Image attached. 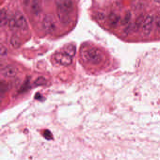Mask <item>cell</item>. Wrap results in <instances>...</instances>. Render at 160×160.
<instances>
[{"mask_svg":"<svg viewBox=\"0 0 160 160\" xmlns=\"http://www.w3.org/2000/svg\"><path fill=\"white\" fill-rule=\"evenodd\" d=\"M0 49H1V50H0V53H1V55L2 56L5 55L7 54V48H6L5 47L3 46L2 45H1Z\"/></svg>","mask_w":160,"mask_h":160,"instance_id":"obj_17","label":"cell"},{"mask_svg":"<svg viewBox=\"0 0 160 160\" xmlns=\"http://www.w3.org/2000/svg\"><path fill=\"white\" fill-rule=\"evenodd\" d=\"M85 56L87 60L93 64H98L103 58L102 53L99 49L92 48L86 52Z\"/></svg>","mask_w":160,"mask_h":160,"instance_id":"obj_1","label":"cell"},{"mask_svg":"<svg viewBox=\"0 0 160 160\" xmlns=\"http://www.w3.org/2000/svg\"><path fill=\"white\" fill-rule=\"evenodd\" d=\"M31 10L34 12V14H38L40 11V6L38 2H33L31 4Z\"/></svg>","mask_w":160,"mask_h":160,"instance_id":"obj_13","label":"cell"},{"mask_svg":"<svg viewBox=\"0 0 160 160\" xmlns=\"http://www.w3.org/2000/svg\"><path fill=\"white\" fill-rule=\"evenodd\" d=\"M131 18V12L128 11V12L126 13L125 15L124 18H123V19H122V21H121V24L124 25V26L127 25L129 23V22H130Z\"/></svg>","mask_w":160,"mask_h":160,"instance_id":"obj_14","label":"cell"},{"mask_svg":"<svg viewBox=\"0 0 160 160\" xmlns=\"http://www.w3.org/2000/svg\"><path fill=\"white\" fill-rule=\"evenodd\" d=\"M8 19L7 11L4 9H2L1 10V15H0V23L1 27L5 26L7 24Z\"/></svg>","mask_w":160,"mask_h":160,"instance_id":"obj_11","label":"cell"},{"mask_svg":"<svg viewBox=\"0 0 160 160\" xmlns=\"http://www.w3.org/2000/svg\"><path fill=\"white\" fill-rule=\"evenodd\" d=\"M120 16L117 14L112 13L109 17V21L111 27H115L118 24L120 20Z\"/></svg>","mask_w":160,"mask_h":160,"instance_id":"obj_9","label":"cell"},{"mask_svg":"<svg viewBox=\"0 0 160 160\" xmlns=\"http://www.w3.org/2000/svg\"><path fill=\"white\" fill-rule=\"evenodd\" d=\"M55 58L58 63L64 66L70 65L72 62V57L64 53H57L55 56Z\"/></svg>","mask_w":160,"mask_h":160,"instance_id":"obj_4","label":"cell"},{"mask_svg":"<svg viewBox=\"0 0 160 160\" xmlns=\"http://www.w3.org/2000/svg\"><path fill=\"white\" fill-rule=\"evenodd\" d=\"M16 24L18 28L25 30L27 27V20L23 14L19 11H17L15 13L14 17Z\"/></svg>","mask_w":160,"mask_h":160,"instance_id":"obj_6","label":"cell"},{"mask_svg":"<svg viewBox=\"0 0 160 160\" xmlns=\"http://www.w3.org/2000/svg\"><path fill=\"white\" fill-rule=\"evenodd\" d=\"M155 2H157V3H159V4H160V1H155Z\"/></svg>","mask_w":160,"mask_h":160,"instance_id":"obj_19","label":"cell"},{"mask_svg":"<svg viewBox=\"0 0 160 160\" xmlns=\"http://www.w3.org/2000/svg\"><path fill=\"white\" fill-rule=\"evenodd\" d=\"M35 84L36 86H41L46 83V80L43 77H39L35 81Z\"/></svg>","mask_w":160,"mask_h":160,"instance_id":"obj_16","label":"cell"},{"mask_svg":"<svg viewBox=\"0 0 160 160\" xmlns=\"http://www.w3.org/2000/svg\"><path fill=\"white\" fill-rule=\"evenodd\" d=\"M42 25L44 29L47 33H53L56 28V24L54 18L50 15H46L45 17Z\"/></svg>","mask_w":160,"mask_h":160,"instance_id":"obj_2","label":"cell"},{"mask_svg":"<svg viewBox=\"0 0 160 160\" xmlns=\"http://www.w3.org/2000/svg\"><path fill=\"white\" fill-rule=\"evenodd\" d=\"M153 22V18L151 15H147L144 18L142 25V28L143 33L145 35L148 36L150 34L152 29Z\"/></svg>","mask_w":160,"mask_h":160,"instance_id":"obj_3","label":"cell"},{"mask_svg":"<svg viewBox=\"0 0 160 160\" xmlns=\"http://www.w3.org/2000/svg\"><path fill=\"white\" fill-rule=\"evenodd\" d=\"M8 24H9V28L11 30H16V29L18 28L14 18H11L9 20Z\"/></svg>","mask_w":160,"mask_h":160,"instance_id":"obj_15","label":"cell"},{"mask_svg":"<svg viewBox=\"0 0 160 160\" xmlns=\"http://www.w3.org/2000/svg\"><path fill=\"white\" fill-rule=\"evenodd\" d=\"M10 43L14 48H18L21 44L20 40L17 35L12 36L10 39Z\"/></svg>","mask_w":160,"mask_h":160,"instance_id":"obj_12","label":"cell"},{"mask_svg":"<svg viewBox=\"0 0 160 160\" xmlns=\"http://www.w3.org/2000/svg\"><path fill=\"white\" fill-rule=\"evenodd\" d=\"M57 15L59 20L62 23L64 24H67L70 21V13L63 11L61 10L57 9Z\"/></svg>","mask_w":160,"mask_h":160,"instance_id":"obj_8","label":"cell"},{"mask_svg":"<svg viewBox=\"0 0 160 160\" xmlns=\"http://www.w3.org/2000/svg\"><path fill=\"white\" fill-rule=\"evenodd\" d=\"M1 72L4 77L8 78H12L16 76L18 73V70L14 66L8 65L5 66L2 70Z\"/></svg>","mask_w":160,"mask_h":160,"instance_id":"obj_7","label":"cell"},{"mask_svg":"<svg viewBox=\"0 0 160 160\" xmlns=\"http://www.w3.org/2000/svg\"><path fill=\"white\" fill-rule=\"evenodd\" d=\"M155 25H156L157 29L160 32V17L157 16L155 18Z\"/></svg>","mask_w":160,"mask_h":160,"instance_id":"obj_18","label":"cell"},{"mask_svg":"<svg viewBox=\"0 0 160 160\" xmlns=\"http://www.w3.org/2000/svg\"><path fill=\"white\" fill-rule=\"evenodd\" d=\"M57 9L70 13L73 9V4L71 1H57L56 2Z\"/></svg>","mask_w":160,"mask_h":160,"instance_id":"obj_5","label":"cell"},{"mask_svg":"<svg viewBox=\"0 0 160 160\" xmlns=\"http://www.w3.org/2000/svg\"><path fill=\"white\" fill-rule=\"evenodd\" d=\"M64 53L71 57H73L76 53V47L73 45H69L64 49Z\"/></svg>","mask_w":160,"mask_h":160,"instance_id":"obj_10","label":"cell"}]
</instances>
